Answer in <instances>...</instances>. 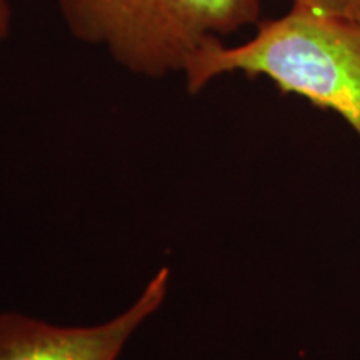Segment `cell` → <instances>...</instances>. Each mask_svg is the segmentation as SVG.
I'll use <instances>...</instances> for the list:
<instances>
[{
    "label": "cell",
    "instance_id": "277c9868",
    "mask_svg": "<svg viewBox=\"0 0 360 360\" xmlns=\"http://www.w3.org/2000/svg\"><path fill=\"white\" fill-rule=\"evenodd\" d=\"M292 7L302 8L315 15L360 22V0H294Z\"/></svg>",
    "mask_w": 360,
    "mask_h": 360
},
{
    "label": "cell",
    "instance_id": "7a4b0ae2",
    "mask_svg": "<svg viewBox=\"0 0 360 360\" xmlns=\"http://www.w3.org/2000/svg\"><path fill=\"white\" fill-rule=\"evenodd\" d=\"M70 34L148 79L182 74L202 44L257 25L260 0H58Z\"/></svg>",
    "mask_w": 360,
    "mask_h": 360
},
{
    "label": "cell",
    "instance_id": "3957f363",
    "mask_svg": "<svg viewBox=\"0 0 360 360\" xmlns=\"http://www.w3.org/2000/svg\"><path fill=\"white\" fill-rule=\"evenodd\" d=\"M170 269L162 267L141 295L110 321L57 326L22 314H0V360H117L147 319L164 304Z\"/></svg>",
    "mask_w": 360,
    "mask_h": 360
},
{
    "label": "cell",
    "instance_id": "5b68a950",
    "mask_svg": "<svg viewBox=\"0 0 360 360\" xmlns=\"http://www.w3.org/2000/svg\"><path fill=\"white\" fill-rule=\"evenodd\" d=\"M12 8L8 0H0V42L11 32Z\"/></svg>",
    "mask_w": 360,
    "mask_h": 360
},
{
    "label": "cell",
    "instance_id": "6da1fadb",
    "mask_svg": "<svg viewBox=\"0 0 360 360\" xmlns=\"http://www.w3.org/2000/svg\"><path fill=\"white\" fill-rule=\"evenodd\" d=\"M231 72L267 77L282 94L335 112L360 137V22L292 7L278 19L259 22L257 34L237 47L209 39L182 74L195 96Z\"/></svg>",
    "mask_w": 360,
    "mask_h": 360
}]
</instances>
